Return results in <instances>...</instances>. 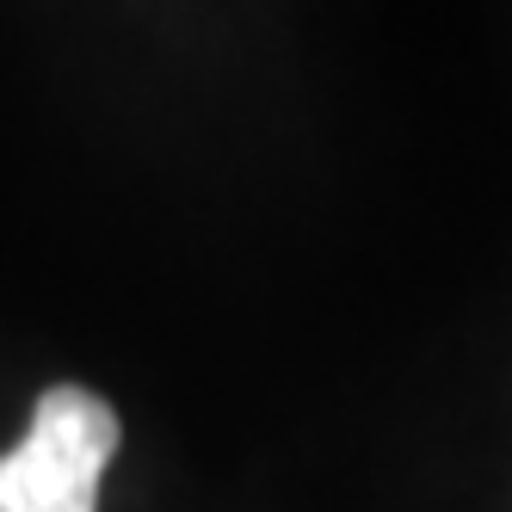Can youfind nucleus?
<instances>
[{
	"label": "nucleus",
	"instance_id": "obj_1",
	"mask_svg": "<svg viewBox=\"0 0 512 512\" xmlns=\"http://www.w3.org/2000/svg\"><path fill=\"white\" fill-rule=\"evenodd\" d=\"M112 457V401L81 383H56L38 395L25 438L0 457V512H99V482Z\"/></svg>",
	"mask_w": 512,
	"mask_h": 512
}]
</instances>
